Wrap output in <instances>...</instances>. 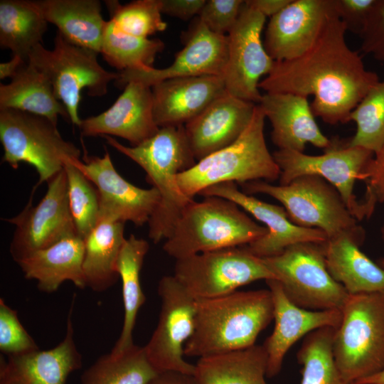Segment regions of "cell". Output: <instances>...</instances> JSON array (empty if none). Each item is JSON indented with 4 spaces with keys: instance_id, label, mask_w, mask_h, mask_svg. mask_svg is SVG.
<instances>
[{
    "instance_id": "6da1fadb",
    "label": "cell",
    "mask_w": 384,
    "mask_h": 384,
    "mask_svg": "<svg viewBox=\"0 0 384 384\" xmlns=\"http://www.w3.org/2000/svg\"><path fill=\"white\" fill-rule=\"evenodd\" d=\"M346 31L336 11L314 45L297 58L274 61L259 88L265 92L311 95L315 117L329 124L349 122L353 110L380 80L348 46Z\"/></svg>"
},
{
    "instance_id": "7a4b0ae2",
    "label": "cell",
    "mask_w": 384,
    "mask_h": 384,
    "mask_svg": "<svg viewBox=\"0 0 384 384\" xmlns=\"http://www.w3.org/2000/svg\"><path fill=\"white\" fill-rule=\"evenodd\" d=\"M273 311L269 289L196 300L194 331L184 355L200 358L251 347L273 319Z\"/></svg>"
},
{
    "instance_id": "3957f363",
    "label": "cell",
    "mask_w": 384,
    "mask_h": 384,
    "mask_svg": "<svg viewBox=\"0 0 384 384\" xmlns=\"http://www.w3.org/2000/svg\"><path fill=\"white\" fill-rule=\"evenodd\" d=\"M107 144L125 155L146 173V181L160 194L151 215L149 237L156 244L166 240L186 206L193 198L186 196L177 183V175L197 162L187 140L184 125L160 127L151 137L137 146H125L111 136Z\"/></svg>"
},
{
    "instance_id": "277c9868",
    "label": "cell",
    "mask_w": 384,
    "mask_h": 384,
    "mask_svg": "<svg viewBox=\"0 0 384 384\" xmlns=\"http://www.w3.org/2000/svg\"><path fill=\"white\" fill-rule=\"evenodd\" d=\"M234 202L218 196L193 201L182 211L163 246L176 260L227 247L247 245L265 235Z\"/></svg>"
},
{
    "instance_id": "5b68a950",
    "label": "cell",
    "mask_w": 384,
    "mask_h": 384,
    "mask_svg": "<svg viewBox=\"0 0 384 384\" xmlns=\"http://www.w3.org/2000/svg\"><path fill=\"white\" fill-rule=\"evenodd\" d=\"M265 118L261 107L256 105L249 125L235 142L177 175L181 191L193 198L205 188L223 182L242 184L279 179L280 169L265 139Z\"/></svg>"
},
{
    "instance_id": "8992f818",
    "label": "cell",
    "mask_w": 384,
    "mask_h": 384,
    "mask_svg": "<svg viewBox=\"0 0 384 384\" xmlns=\"http://www.w3.org/2000/svg\"><path fill=\"white\" fill-rule=\"evenodd\" d=\"M333 340L334 358L346 384L384 370V293L349 295Z\"/></svg>"
},
{
    "instance_id": "52a82bcc",
    "label": "cell",
    "mask_w": 384,
    "mask_h": 384,
    "mask_svg": "<svg viewBox=\"0 0 384 384\" xmlns=\"http://www.w3.org/2000/svg\"><path fill=\"white\" fill-rule=\"evenodd\" d=\"M247 194L262 193L279 201L295 225L323 231L328 239L348 233L363 240L365 230L346 207L338 191L315 175L297 177L286 185L265 181L244 183Z\"/></svg>"
},
{
    "instance_id": "ba28073f",
    "label": "cell",
    "mask_w": 384,
    "mask_h": 384,
    "mask_svg": "<svg viewBox=\"0 0 384 384\" xmlns=\"http://www.w3.org/2000/svg\"><path fill=\"white\" fill-rule=\"evenodd\" d=\"M2 161L16 169L19 163L33 166L38 186L48 182L64 169L67 161L80 160V149L63 138L57 124L48 118L27 112L0 110Z\"/></svg>"
},
{
    "instance_id": "9c48e42d",
    "label": "cell",
    "mask_w": 384,
    "mask_h": 384,
    "mask_svg": "<svg viewBox=\"0 0 384 384\" xmlns=\"http://www.w3.org/2000/svg\"><path fill=\"white\" fill-rule=\"evenodd\" d=\"M99 53L74 44L59 31L53 49L38 44L31 51L28 63L43 73L52 85L55 95L65 107L70 122L80 126L78 114L80 92L86 89L91 97L107 94V86L119 73L105 70L97 61Z\"/></svg>"
},
{
    "instance_id": "30bf717a",
    "label": "cell",
    "mask_w": 384,
    "mask_h": 384,
    "mask_svg": "<svg viewBox=\"0 0 384 384\" xmlns=\"http://www.w3.org/2000/svg\"><path fill=\"white\" fill-rule=\"evenodd\" d=\"M262 260L287 298L301 308L341 311L349 297L329 274L322 244H296Z\"/></svg>"
},
{
    "instance_id": "8fae6325",
    "label": "cell",
    "mask_w": 384,
    "mask_h": 384,
    "mask_svg": "<svg viewBox=\"0 0 384 384\" xmlns=\"http://www.w3.org/2000/svg\"><path fill=\"white\" fill-rule=\"evenodd\" d=\"M174 277L196 300L221 297L257 280L274 279L262 258L245 245L176 260Z\"/></svg>"
},
{
    "instance_id": "7c38bea8",
    "label": "cell",
    "mask_w": 384,
    "mask_h": 384,
    "mask_svg": "<svg viewBox=\"0 0 384 384\" xmlns=\"http://www.w3.org/2000/svg\"><path fill=\"white\" fill-rule=\"evenodd\" d=\"M323 154L309 155L294 150L278 149L272 155L280 169L279 185H286L304 175L323 178L339 193L346 207L358 220L363 219L361 205L354 194L355 182L361 180L363 170L373 153L348 141L331 139Z\"/></svg>"
},
{
    "instance_id": "4fadbf2b",
    "label": "cell",
    "mask_w": 384,
    "mask_h": 384,
    "mask_svg": "<svg viewBox=\"0 0 384 384\" xmlns=\"http://www.w3.org/2000/svg\"><path fill=\"white\" fill-rule=\"evenodd\" d=\"M47 183L46 193L38 205L33 206L30 201L18 215L4 219L15 225L9 252L16 262L65 238L78 235L69 206L64 169Z\"/></svg>"
},
{
    "instance_id": "5bb4252c",
    "label": "cell",
    "mask_w": 384,
    "mask_h": 384,
    "mask_svg": "<svg viewBox=\"0 0 384 384\" xmlns=\"http://www.w3.org/2000/svg\"><path fill=\"white\" fill-rule=\"evenodd\" d=\"M161 310L157 326L144 349L159 372L194 374L195 365L183 359L184 346L194 331L196 299L174 275L163 277L158 284Z\"/></svg>"
},
{
    "instance_id": "9a60e30c",
    "label": "cell",
    "mask_w": 384,
    "mask_h": 384,
    "mask_svg": "<svg viewBox=\"0 0 384 384\" xmlns=\"http://www.w3.org/2000/svg\"><path fill=\"white\" fill-rule=\"evenodd\" d=\"M266 17L245 2L227 35L228 58L223 75L225 90L241 100L258 105L260 78L271 71L274 60L267 53L261 34Z\"/></svg>"
},
{
    "instance_id": "2e32d148",
    "label": "cell",
    "mask_w": 384,
    "mask_h": 384,
    "mask_svg": "<svg viewBox=\"0 0 384 384\" xmlns=\"http://www.w3.org/2000/svg\"><path fill=\"white\" fill-rule=\"evenodd\" d=\"M184 38L183 48L170 65L162 69L145 67L120 71L114 81L116 86L124 88L128 82H137L151 87L172 78L204 75L223 77L228 58L227 36L213 33L197 18Z\"/></svg>"
},
{
    "instance_id": "e0dca14e",
    "label": "cell",
    "mask_w": 384,
    "mask_h": 384,
    "mask_svg": "<svg viewBox=\"0 0 384 384\" xmlns=\"http://www.w3.org/2000/svg\"><path fill=\"white\" fill-rule=\"evenodd\" d=\"M82 159L83 161L73 162L97 188L99 220L124 223L130 221L137 226L149 222L160 201V194L156 188H142L124 179L115 169L107 149L102 157L88 156L85 152Z\"/></svg>"
},
{
    "instance_id": "ac0fdd59",
    "label": "cell",
    "mask_w": 384,
    "mask_h": 384,
    "mask_svg": "<svg viewBox=\"0 0 384 384\" xmlns=\"http://www.w3.org/2000/svg\"><path fill=\"white\" fill-rule=\"evenodd\" d=\"M198 195L218 196L234 202L262 223L267 233L261 238L245 245L255 256L264 258L282 252L289 246L302 243H324L328 238L321 230L294 224L284 207L259 200L240 191L235 183L223 182L210 186Z\"/></svg>"
},
{
    "instance_id": "d6986e66",
    "label": "cell",
    "mask_w": 384,
    "mask_h": 384,
    "mask_svg": "<svg viewBox=\"0 0 384 384\" xmlns=\"http://www.w3.org/2000/svg\"><path fill=\"white\" fill-rule=\"evenodd\" d=\"M336 11V0H292L267 23L263 42L267 53L274 61L302 55Z\"/></svg>"
},
{
    "instance_id": "ffe728a7",
    "label": "cell",
    "mask_w": 384,
    "mask_h": 384,
    "mask_svg": "<svg viewBox=\"0 0 384 384\" xmlns=\"http://www.w3.org/2000/svg\"><path fill=\"white\" fill-rule=\"evenodd\" d=\"M82 136H116L137 146L154 135L159 127L153 113L151 88L129 82L111 107L98 115L81 119Z\"/></svg>"
},
{
    "instance_id": "44dd1931",
    "label": "cell",
    "mask_w": 384,
    "mask_h": 384,
    "mask_svg": "<svg viewBox=\"0 0 384 384\" xmlns=\"http://www.w3.org/2000/svg\"><path fill=\"white\" fill-rule=\"evenodd\" d=\"M265 281L273 302L274 328L262 346L267 356L266 375L272 378L279 373L284 358L294 343L318 329L337 328L341 323V311L301 308L287 298L277 280Z\"/></svg>"
},
{
    "instance_id": "7402d4cb",
    "label": "cell",
    "mask_w": 384,
    "mask_h": 384,
    "mask_svg": "<svg viewBox=\"0 0 384 384\" xmlns=\"http://www.w3.org/2000/svg\"><path fill=\"white\" fill-rule=\"evenodd\" d=\"M255 106L225 91L187 122L185 133L196 160L235 142L249 125Z\"/></svg>"
},
{
    "instance_id": "603a6c76",
    "label": "cell",
    "mask_w": 384,
    "mask_h": 384,
    "mask_svg": "<svg viewBox=\"0 0 384 384\" xmlns=\"http://www.w3.org/2000/svg\"><path fill=\"white\" fill-rule=\"evenodd\" d=\"M75 297L63 341L49 350L1 357L0 384H65L70 374L81 368L82 358L75 343L72 319Z\"/></svg>"
},
{
    "instance_id": "cb8c5ba5",
    "label": "cell",
    "mask_w": 384,
    "mask_h": 384,
    "mask_svg": "<svg viewBox=\"0 0 384 384\" xmlns=\"http://www.w3.org/2000/svg\"><path fill=\"white\" fill-rule=\"evenodd\" d=\"M151 88L159 128L185 125L226 91L223 77L213 75L169 79Z\"/></svg>"
},
{
    "instance_id": "d4e9b609",
    "label": "cell",
    "mask_w": 384,
    "mask_h": 384,
    "mask_svg": "<svg viewBox=\"0 0 384 384\" xmlns=\"http://www.w3.org/2000/svg\"><path fill=\"white\" fill-rule=\"evenodd\" d=\"M272 125L279 149L304 152L306 144L326 149L331 143L319 129L308 97L289 92H265L258 104Z\"/></svg>"
},
{
    "instance_id": "484cf974",
    "label": "cell",
    "mask_w": 384,
    "mask_h": 384,
    "mask_svg": "<svg viewBox=\"0 0 384 384\" xmlns=\"http://www.w3.org/2000/svg\"><path fill=\"white\" fill-rule=\"evenodd\" d=\"M363 241L344 233L322 244L329 274L349 295L384 293V269L360 250Z\"/></svg>"
},
{
    "instance_id": "4316f807",
    "label": "cell",
    "mask_w": 384,
    "mask_h": 384,
    "mask_svg": "<svg viewBox=\"0 0 384 384\" xmlns=\"http://www.w3.org/2000/svg\"><path fill=\"white\" fill-rule=\"evenodd\" d=\"M85 241L78 235L65 238L19 261L24 277L37 282L39 290L52 293L65 281L86 287L83 272Z\"/></svg>"
},
{
    "instance_id": "83f0119b",
    "label": "cell",
    "mask_w": 384,
    "mask_h": 384,
    "mask_svg": "<svg viewBox=\"0 0 384 384\" xmlns=\"http://www.w3.org/2000/svg\"><path fill=\"white\" fill-rule=\"evenodd\" d=\"M45 20L68 41L100 53L107 21L97 0L33 1Z\"/></svg>"
},
{
    "instance_id": "f1b7e54d",
    "label": "cell",
    "mask_w": 384,
    "mask_h": 384,
    "mask_svg": "<svg viewBox=\"0 0 384 384\" xmlns=\"http://www.w3.org/2000/svg\"><path fill=\"white\" fill-rule=\"evenodd\" d=\"M14 109L46 117L57 124L58 116L70 121L69 114L55 95L47 78L27 63L9 84H0V110Z\"/></svg>"
},
{
    "instance_id": "f546056e",
    "label": "cell",
    "mask_w": 384,
    "mask_h": 384,
    "mask_svg": "<svg viewBox=\"0 0 384 384\" xmlns=\"http://www.w3.org/2000/svg\"><path fill=\"white\" fill-rule=\"evenodd\" d=\"M125 240L124 223L99 220L84 239L82 268L86 287L101 292L116 283L119 277L117 262Z\"/></svg>"
},
{
    "instance_id": "4dcf8cb0",
    "label": "cell",
    "mask_w": 384,
    "mask_h": 384,
    "mask_svg": "<svg viewBox=\"0 0 384 384\" xmlns=\"http://www.w3.org/2000/svg\"><path fill=\"white\" fill-rule=\"evenodd\" d=\"M267 356L263 346L200 358L194 376L198 384H267Z\"/></svg>"
},
{
    "instance_id": "1f68e13d",
    "label": "cell",
    "mask_w": 384,
    "mask_h": 384,
    "mask_svg": "<svg viewBox=\"0 0 384 384\" xmlns=\"http://www.w3.org/2000/svg\"><path fill=\"white\" fill-rule=\"evenodd\" d=\"M149 248L148 242L130 235L126 238L117 262V271L122 283L124 319L122 331L111 351L119 354L132 348L133 331L137 314L146 301L140 282V272Z\"/></svg>"
},
{
    "instance_id": "d6a6232c",
    "label": "cell",
    "mask_w": 384,
    "mask_h": 384,
    "mask_svg": "<svg viewBox=\"0 0 384 384\" xmlns=\"http://www.w3.org/2000/svg\"><path fill=\"white\" fill-rule=\"evenodd\" d=\"M48 22L33 1H0V46L28 63L32 49L41 44Z\"/></svg>"
},
{
    "instance_id": "836d02e7",
    "label": "cell",
    "mask_w": 384,
    "mask_h": 384,
    "mask_svg": "<svg viewBox=\"0 0 384 384\" xmlns=\"http://www.w3.org/2000/svg\"><path fill=\"white\" fill-rule=\"evenodd\" d=\"M159 373L144 347L134 344L123 353L100 356L83 373L80 384H148Z\"/></svg>"
},
{
    "instance_id": "e575fe53",
    "label": "cell",
    "mask_w": 384,
    "mask_h": 384,
    "mask_svg": "<svg viewBox=\"0 0 384 384\" xmlns=\"http://www.w3.org/2000/svg\"><path fill=\"white\" fill-rule=\"evenodd\" d=\"M164 48L158 38H144L124 33L107 21L104 29L100 53L112 67L122 71L152 64L158 53Z\"/></svg>"
},
{
    "instance_id": "d590c367",
    "label": "cell",
    "mask_w": 384,
    "mask_h": 384,
    "mask_svg": "<svg viewBox=\"0 0 384 384\" xmlns=\"http://www.w3.org/2000/svg\"><path fill=\"white\" fill-rule=\"evenodd\" d=\"M336 329L320 328L305 337L297 353V360L303 366L301 384H346L333 354Z\"/></svg>"
},
{
    "instance_id": "8d00e7d4",
    "label": "cell",
    "mask_w": 384,
    "mask_h": 384,
    "mask_svg": "<svg viewBox=\"0 0 384 384\" xmlns=\"http://www.w3.org/2000/svg\"><path fill=\"white\" fill-rule=\"evenodd\" d=\"M351 121L356 123V130L348 144L377 153L384 144V78L353 110Z\"/></svg>"
},
{
    "instance_id": "74e56055",
    "label": "cell",
    "mask_w": 384,
    "mask_h": 384,
    "mask_svg": "<svg viewBox=\"0 0 384 384\" xmlns=\"http://www.w3.org/2000/svg\"><path fill=\"white\" fill-rule=\"evenodd\" d=\"M110 15V21L119 31L136 37L149 36L166 30L160 0H137L126 4L118 1H105Z\"/></svg>"
},
{
    "instance_id": "f35d334b",
    "label": "cell",
    "mask_w": 384,
    "mask_h": 384,
    "mask_svg": "<svg viewBox=\"0 0 384 384\" xmlns=\"http://www.w3.org/2000/svg\"><path fill=\"white\" fill-rule=\"evenodd\" d=\"M70 209L78 235L85 239L99 221L100 203L97 188L73 162L65 163Z\"/></svg>"
},
{
    "instance_id": "ab89813d",
    "label": "cell",
    "mask_w": 384,
    "mask_h": 384,
    "mask_svg": "<svg viewBox=\"0 0 384 384\" xmlns=\"http://www.w3.org/2000/svg\"><path fill=\"white\" fill-rule=\"evenodd\" d=\"M39 349L24 329L17 311L0 299V351L9 356L20 355Z\"/></svg>"
},
{
    "instance_id": "60d3db41",
    "label": "cell",
    "mask_w": 384,
    "mask_h": 384,
    "mask_svg": "<svg viewBox=\"0 0 384 384\" xmlns=\"http://www.w3.org/2000/svg\"><path fill=\"white\" fill-rule=\"evenodd\" d=\"M244 2L206 0L198 18L213 33L227 36L236 23Z\"/></svg>"
},
{
    "instance_id": "b9f144b4",
    "label": "cell",
    "mask_w": 384,
    "mask_h": 384,
    "mask_svg": "<svg viewBox=\"0 0 384 384\" xmlns=\"http://www.w3.org/2000/svg\"><path fill=\"white\" fill-rule=\"evenodd\" d=\"M366 164L361 181L366 183L363 198L359 201L363 218H369L378 203L384 202V144Z\"/></svg>"
},
{
    "instance_id": "7bdbcfd3",
    "label": "cell",
    "mask_w": 384,
    "mask_h": 384,
    "mask_svg": "<svg viewBox=\"0 0 384 384\" xmlns=\"http://www.w3.org/2000/svg\"><path fill=\"white\" fill-rule=\"evenodd\" d=\"M361 50L384 62V0H378L361 34Z\"/></svg>"
},
{
    "instance_id": "ee69618b",
    "label": "cell",
    "mask_w": 384,
    "mask_h": 384,
    "mask_svg": "<svg viewBox=\"0 0 384 384\" xmlns=\"http://www.w3.org/2000/svg\"><path fill=\"white\" fill-rule=\"evenodd\" d=\"M378 0H336L338 16L347 31L361 36Z\"/></svg>"
},
{
    "instance_id": "f6af8a7d",
    "label": "cell",
    "mask_w": 384,
    "mask_h": 384,
    "mask_svg": "<svg viewBox=\"0 0 384 384\" xmlns=\"http://www.w3.org/2000/svg\"><path fill=\"white\" fill-rule=\"evenodd\" d=\"M206 0H160L161 11L168 16L187 21L199 14Z\"/></svg>"
},
{
    "instance_id": "bcb514c9",
    "label": "cell",
    "mask_w": 384,
    "mask_h": 384,
    "mask_svg": "<svg viewBox=\"0 0 384 384\" xmlns=\"http://www.w3.org/2000/svg\"><path fill=\"white\" fill-rule=\"evenodd\" d=\"M292 0H247L245 4L264 16L272 17L281 11Z\"/></svg>"
},
{
    "instance_id": "7dc6e473",
    "label": "cell",
    "mask_w": 384,
    "mask_h": 384,
    "mask_svg": "<svg viewBox=\"0 0 384 384\" xmlns=\"http://www.w3.org/2000/svg\"><path fill=\"white\" fill-rule=\"evenodd\" d=\"M148 384H198L194 375L177 371L159 372Z\"/></svg>"
},
{
    "instance_id": "c3c4849f",
    "label": "cell",
    "mask_w": 384,
    "mask_h": 384,
    "mask_svg": "<svg viewBox=\"0 0 384 384\" xmlns=\"http://www.w3.org/2000/svg\"><path fill=\"white\" fill-rule=\"evenodd\" d=\"M27 62L21 57L13 55L12 58L6 63H0V79L10 78L16 75L21 67Z\"/></svg>"
},
{
    "instance_id": "681fc988",
    "label": "cell",
    "mask_w": 384,
    "mask_h": 384,
    "mask_svg": "<svg viewBox=\"0 0 384 384\" xmlns=\"http://www.w3.org/2000/svg\"><path fill=\"white\" fill-rule=\"evenodd\" d=\"M353 384H384V370Z\"/></svg>"
},
{
    "instance_id": "f907efd6",
    "label": "cell",
    "mask_w": 384,
    "mask_h": 384,
    "mask_svg": "<svg viewBox=\"0 0 384 384\" xmlns=\"http://www.w3.org/2000/svg\"><path fill=\"white\" fill-rule=\"evenodd\" d=\"M378 265L379 266H380L382 268L384 269V257L380 258V259L378 260Z\"/></svg>"
},
{
    "instance_id": "816d5d0a",
    "label": "cell",
    "mask_w": 384,
    "mask_h": 384,
    "mask_svg": "<svg viewBox=\"0 0 384 384\" xmlns=\"http://www.w3.org/2000/svg\"><path fill=\"white\" fill-rule=\"evenodd\" d=\"M381 237H382V239H383V241H384V225H383V227L381 228Z\"/></svg>"
}]
</instances>
